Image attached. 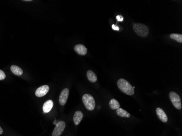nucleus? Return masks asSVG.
Returning <instances> with one entry per match:
<instances>
[{
    "mask_svg": "<svg viewBox=\"0 0 182 136\" xmlns=\"http://www.w3.org/2000/svg\"><path fill=\"white\" fill-rule=\"evenodd\" d=\"M58 121H59L55 120V121H54V125H56V124H57V123H58Z\"/></svg>",
    "mask_w": 182,
    "mask_h": 136,
    "instance_id": "412c9836",
    "label": "nucleus"
},
{
    "mask_svg": "<svg viewBox=\"0 0 182 136\" xmlns=\"http://www.w3.org/2000/svg\"><path fill=\"white\" fill-rule=\"evenodd\" d=\"M116 19H117L118 21H123V17L121 16H116Z\"/></svg>",
    "mask_w": 182,
    "mask_h": 136,
    "instance_id": "a211bd4d",
    "label": "nucleus"
},
{
    "mask_svg": "<svg viewBox=\"0 0 182 136\" xmlns=\"http://www.w3.org/2000/svg\"><path fill=\"white\" fill-rule=\"evenodd\" d=\"M5 73L2 70H0V81L5 80Z\"/></svg>",
    "mask_w": 182,
    "mask_h": 136,
    "instance_id": "f3484780",
    "label": "nucleus"
},
{
    "mask_svg": "<svg viewBox=\"0 0 182 136\" xmlns=\"http://www.w3.org/2000/svg\"><path fill=\"white\" fill-rule=\"evenodd\" d=\"M117 85L120 90L127 95H133L135 93L133 86L128 81L124 78H120L117 81Z\"/></svg>",
    "mask_w": 182,
    "mask_h": 136,
    "instance_id": "f257e3e1",
    "label": "nucleus"
},
{
    "mask_svg": "<svg viewBox=\"0 0 182 136\" xmlns=\"http://www.w3.org/2000/svg\"><path fill=\"white\" fill-rule=\"evenodd\" d=\"M3 132V131L2 128L0 127V134H2Z\"/></svg>",
    "mask_w": 182,
    "mask_h": 136,
    "instance_id": "aec40b11",
    "label": "nucleus"
},
{
    "mask_svg": "<svg viewBox=\"0 0 182 136\" xmlns=\"http://www.w3.org/2000/svg\"><path fill=\"white\" fill-rule=\"evenodd\" d=\"M65 128V123L64 121H59L56 125L52 132V136H60Z\"/></svg>",
    "mask_w": 182,
    "mask_h": 136,
    "instance_id": "39448f33",
    "label": "nucleus"
},
{
    "mask_svg": "<svg viewBox=\"0 0 182 136\" xmlns=\"http://www.w3.org/2000/svg\"><path fill=\"white\" fill-rule=\"evenodd\" d=\"M83 104L87 110H93L96 107V102L93 97L89 94H85L82 96Z\"/></svg>",
    "mask_w": 182,
    "mask_h": 136,
    "instance_id": "7ed1b4c3",
    "label": "nucleus"
},
{
    "mask_svg": "<svg viewBox=\"0 0 182 136\" xmlns=\"http://www.w3.org/2000/svg\"><path fill=\"white\" fill-rule=\"evenodd\" d=\"M169 96L172 103L174 106V107L177 108L178 110H181L182 103H181V99L179 95L174 92H170Z\"/></svg>",
    "mask_w": 182,
    "mask_h": 136,
    "instance_id": "20e7f679",
    "label": "nucleus"
},
{
    "mask_svg": "<svg viewBox=\"0 0 182 136\" xmlns=\"http://www.w3.org/2000/svg\"><path fill=\"white\" fill-rule=\"evenodd\" d=\"M83 113L80 110L76 111L73 117V121L74 124L75 125H79V124L80 123L81 121L82 120L83 118Z\"/></svg>",
    "mask_w": 182,
    "mask_h": 136,
    "instance_id": "9d476101",
    "label": "nucleus"
},
{
    "mask_svg": "<svg viewBox=\"0 0 182 136\" xmlns=\"http://www.w3.org/2000/svg\"><path fill=\"white\" fill-rule=\"evenodd\" d=\"M133 30L136 34L141 37L146 38L149 34V29L147 26L142 23H135L133 26Z\"/></svg>",
    "mask_w": 182,
    "mask_h": 136,
    "instance_id": "f03ea898",
    "label": "nucleus"
},
{
    "mask_svg": "<svg viewBox=\"0 0 182 136\" xmlns=\"http://www.w3.org/2000/svg\"><path fill=\"white\" fill-rule=\"evenodd\" d=\"M170 38L173 39L178 43H182V35L181 34L172 33L170 35Z\"/></svg>",
    "mask_w": 182,
    "mask_h": 136,
    "instance_id": "dca6fc26",
    "label": "nucleus"
},
{
    "mask_svg": "<svg viewBox=\"0 0 182 136\" xmlns=\"http://www.w3.org/2000/svg\"><path fill=\"white\" fill-rule=\"evenodd\" d=\"M109 106L113 110H116L118 108H120V104L117 100L112 99L110 101Z\"/></svg>",
    "mask_w": 182,
    "mask_h": 136,
    "instance_id": "4468645a",
    "label": "nucleus"
},
{
    "mask_svg": "<svg viewBox=\"0 0 182 136\" xmlns=\"http://www.w3.org/2000/svg\"><path fill=\"white\" fill-rule=\"evenodd\" d=\"M156 113L159 119L161 121H163L164 123H166L167 121H168L167 116L163 110H162L161 108L158 107V108H156Z\"/></svg>",
    "mask_w": 182,
    "mask_h": 136,
    "instance_id": "1a4fd4ad",
    "label": "nucleus"
},
{
    "mask_svg": "<svg viewBox=\"0 0 182 136\" xmlns=\"http://www.w3.org/2000/svg\"><path fill=\"white\" fill-rule=\"evenodd\" d=\"M74 50L78 54L84 56L87 52V49L82 44H78L74 46Z\"/></svg>",
    "mask_w": 182,
    "mask_h": 136,
    "instance_id": "6e6552de",
    "label": "nucleus"
},
{
    "mask_svg": "<svg viewBox=\"0 0 182 136\" xmlns=\"http://www.w3.org/2000/svg\"><path fill=\"white\" fill-rule=\"evenodd\" d=\"M49 91V87L47 85H44L38 88L35 92L37 97H43L47 94Z\"/></svg>",
    "mask_w": 182,
    "mask_h": 136,
    "instance_id": "0eeeda50",
    "label": "nucleus"
},
{
    "mask_svg": "<svg viewBox=\"0 0 182 136\" xmlns=\"http://www.w3.org/2000/svg\"><path fill=\"white\" fill-rule=\"evenodd\" d=\"M54 106V103L51 100H48L45 102L43 106V110L44 113H47L51 110Z\"/></svg>",
    "mask_w": 182,
    "mask_h": 136,
    "instance_id": "9b49d317",
    "label": "nucleus"
},
{
    "mask_svg": "<svg viewBox=\"0 0 182 136\" xmlns=\"http://www.w3.org/2000/svg\"><path fill=\"white\" fill-rule=\"evenodd\" d=\"M69 94V90L68 88H65L61 92L59 97V103L61 105H65L68 100Z\"/></svg>",
    "mask_w": 182,
    "mask_h": 136,
    "instance_id": "423d86ee",
    "label": "nucleus"
},
{
    "mask_svg": "<svg viewBox=\"0 0 182 136\" xmlns=\"http://www.w3.org/2000/svg\"><path fill=\"white\" fill-rule=\"evenodd\" d=\"M112 28L114 31H119L120 30V28L118 26H116L115 25H112Z\"/></svg>",
    "mask_w": 182,
    "mask_h": 136,
    "instance_id": "6ab92c4d",
    "label": "nucleus"
},
{
    "mask_svg": "<svg viewBox=\"0 0 182 136\" xmlns=\"http://www.w3.org/2000/svg\"><path fill=\"white\" fill-rule=\"evenodd\" d=\"M116 113L118 116L123 118H129L130 117L129 113L121 108H118L116 110Z\"/></svg>",
    "mask_w": 182,
    "mask_h": 136,
    "instance_id": "f8f14e48",
    "label": "nucleus"
},
{
    "mask_svg": "<svg viewBox=\"0 0 182 136\" xmlns=\"http://www.w3.org/2000/svg\"><path fill=\"white\" fill-rule=\"evenodd\" d=\"M11 70L13 74L17 76H21L23 74V71L20 67L16 65H12L11 67Z\"/></svg>",
    "mask_w": 182,
    "mask_h": 136,
    "instance_id": "ddd939ff",
    "label": "nucleus"
},
{
    "mask_svg": "<svg viewBox=\"0 0 182 136\" xmlns=\"http://www.w3.org/2000/svg\"><path fill=\"white\" fill-rule=\"evenodd\" d=\"M87 76L89 81L92 83H94L97 81V77L96 74L92 70H89L87 72Z\"/></svg>",
    "mask_w": 182,
    "mask_h": 136,
    "instance_id": "2eb2a0df",
    "label": "nucleus"
}]
</instances>
